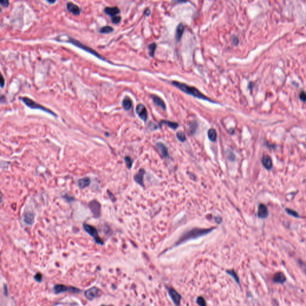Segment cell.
Instances as JSON below:
<instances>
[{"label":"cell","mask_w":306,"mask_h":306,"mask_svg":"<svg viewBox=\"0 0 306 306\" xmlns=\"http://www.w3.org/2000/svg\"><path fill=\"white\" fill-rule=\"evenodd\" d=\"M214 229H215V228H210V229L195 228V229H193L184 233L180 237L179 240L176 242L175 246L181 245V244H183L188 240H190L191 239H195L199 237L200 236H205L210 232H211Z\"/></svg>","instance_id":"obj_1"},{"label":"cell","mask_w":306,"mask_h":306,"mask_svg":"<svg viewBox=\"0 0 306 306\" xmlns=\"http://www.w3.org/2000/svg\"><path fill=\"white\" fill-rule=\"evenodd\" d=\"M172 84L188 95H192L193 96H194L195 98L203 99V100H207L208 101L211 102V100L209 98L206 96L203 93H202L198 89H197L195 87L188 86L186 84L179 83V82H178L176 81H173L172 82Z\"/></svg>","instance_id":"obj_2"},{"label":"cell","mask_w":306,"mask_h":306,"mask_svg":"<svg viewBox=\"0 0 306 306\" xmlns=\"http://www.w3.org/2000/svg\"><path fill=\"white\" fill-rule=\"evenodd\" d=\"M20 99H21V100L26 105V106H28V107H29L32 109L41 110L44 111L46 112H48L49 114H50L54 116H56V114L53 111H51L50 110L47 108L46 107L43 106L42 105L38 104L36 102H35L34 100H33L32 99H31L30 98H28V97H22Z\"/></svg>","instance_id":"obj_3"},{"label":"cell","mask_w":306,"mask_h":306,"mask_svg":"<svg viewBox=\"0 0 306 306\" xmlns=\"http://www.w3.org/2000/svg\"><path fill=\"white\" fill-rule=\"evenodd\" d=\"M67 42L73 44L74 46H77V47H79L80 49H83V50H85L86 51H87V52L92 54L93 55L98 57V58H100L102 60H104V61L106 60L105 58H104V57L102 56H101L100 55H99L96 51H95V50H93V49H92V48H90V47H89L88 46H87L86 45L83 44L82 43H81L80 42H79L78 41H77V40H76L75 39H74L73 38H70L69 40H68Z\"/></svg>","instance_id":"obj_4"},{"label":"cell","mask_w":306,"mask_h":306,"mask_svg":"<svg viewBox=\"0 0 306 306\" xmlns=\"http://www.w3.org/2000/svg\"><path fill=\"white\" fill-rule=\"evenodd\" d=\"M83 229L87 233L90 235L95 240V242L99 245H103L104 241L99 237L98 230L93 226L87 224H83Z\"/></svg>","instance_id":"obj_5"},{"label":"cell","mask_w":306,"mask_h":306,"mask_svg":"<svg viewBox=\"0 0 306 306\" xmlns=\"http://www.w3.org/2000/svg\"><path fill=\"white\" fill-rule=\"evenodd\" d=\"M53 290L56 294H59L61 293H63L66 291H68L70 293H77L80 292V290L75 288L74 287L71 286H66L63 285H56L54 286Z\"/></svg>","instance_id":"obj_6"},{"label":"cell","mask_w":306,"mask_h":306,"mask_svg":"<svg viewBox=\"0 0 306 306\" xmlns=\"http://www.w3.org/2000/svg\"><path fill=\"white\" fill-rule=\"evenodd\" d=\"M89 207L92 211V213H93V216L98 218L100 216V211H101V206L100 204L98 202L97 200H93L91 201L89 203Z\"/></svg>","instance_id":"obj_7"},{"label":"cell","mask_w":306,"mask_h":306,"mask_svg":"<svg viewBox=\"0 0 306 306\" xmlns=\"http://www.w3.org/2000/svg\"><path fill=\"white\" fill-rule=\"evenodd\" d=\"M136 112L138 116L144 122H145L147 119V111L146 108L143 104H139L137 105L136 108Z\"/></svg>","instance_id":"obj_8"},{"label":"cell","mask_w":306,"mask_h":306,"mask_svg":"<svg viewBox=\"0 0 306 306\" xmlns=\"http://www.w3.org/2000/svg\"><path fill=\"white\" fill-rule=\"evenodd\" d=\"M99 289L93 287L92 288L89 289L85 292V295L89 300H92L99 295Z\"/></svg>","instance_id":"obj_9"},{"label":"cell","mask_w":306,"mask_h":306,"mask_svg":"<svg viewBox=\"0 0 306 306\" xmlns=\"http://www.w3.org/2000/svg\"><path fill=\"white\" fill-rule=\"evenodd\" d=\"M67 10L74 15H79L81 13L80 7L72 2H68L66 4Z\"/></svg>","instance_id":"obj_10"},{"label":"cell","mask_w":306,"mask_h":306,"mask_svg":"<svg viewBox=\"0 0 306 306\" xmlns=\"http://www.w3.org/2000/svg\"><path fill=\"white\" fill-rule=\"evenodd\" d=\"M269 215L267 207L264 204H260L258 209V216L260 218H266Z\"/></svg>","instance_id":"obj_11"},{"label":"cell","mask_w":306,"mask_h":306,"mask_svg":"<svg viewBox=\"0 0 306 306\" xmlns=\"http://www.w3.org/2000/svg\"><path fill=\"white\" fill-rule=\"evenodd\" d=\"M169 294L170 295L171 297L172 300L174 302V303L176 305L178 306L180 303V301L181 299V297L180 295L178 294L176 291H175L173 289H171L169 290Z\"/></svg>","instance_id":"obj_12"},{"label":"cell","mask_w":306,"mask_h":306,"mask_svg":"<svg viewBox=\"0 0 306 306\" xmlns=\"http://www.w3.org/2000/svg\"><path fill=\"white\" fill-rule=\"evenodd\" d=\"M261 161H262V164L264 166V167L266 169H267V170H270L272 168V167H273L272 160L269 156H267V155L264 156L262 157Z\"/></svg>","instance_id":"obj_13"},{"label":"cell","mask_w":306,"mask_h":306,"mask_svg":"<svg viewBox=\"0 0 306 306\" xmlns=\"http://www.w3.org/2000/svg\"><path fill=\"white\" fill-rule=\"evenodd\" d=\"M120 12V9L117 7H107L104 9V12L112 17L116 16Z\"/></svg>","instance_id":"obj_14"},{"label":"cell","mask_w":306,"mask_h":306,"mask_svg":"<svg viewBox=\"0 0 306 306\" xmlns=\"http://www.w3.org/2000/svg\"><path fill=\"white\" fill-rule=\"evenodd\" d=\"M151 98L153 99L154 103L157 106L159 107L163 110H166V104L161 98H160L157 95H151Z\"/></svg>","instance_id":"obj_15"},{"label":"cell","mask_w":306,"mask_h":306,"mask_svg":"<svg viewBox=\"0 0 306 306\" xmlns=\"http://www.w3.org/2000/svg\"><path fill=\"white\" fill-rule=\"evenodd\" d=\"M145 174V171L144 169H140L138 173H137L134 176V179L135 181L140 185H144V175Z\"/></svg>","instance_id":"obj_16"},{"label":"cell","mask_w":306,"mask_h":306,"mask_svg":"<svg viewBox=\"0 0 306 306\" xmlns=\"http://www.w3.org/2000/svg\"><path fill=\"white\" fill-rule=\"evenodd\" d=\"M286 278L282 272H278L275 274L273 278V281L278 283H283L286 281Z\"/></svg>","instance_id":"obj_17"},{"label":"cell","mask_w":306,"mask_h":306,"mask_svg":"<svg viewBox=\"0 0 306 306\" xmlns=\"http://www.w3.org/2000/svg\"><path fill=\"white\" fill-rule=\"evenodd\" d=\"M184 31V27L183 25L182 24L178 25V26L176 28V34H175V39H176V41H179L181 40V37L183 35Z\"/></svg>","instance_id":"obj_18"},{"label":"cell","mask_w":306,"mask_h":306,"mask_svg":"<svg viewBox=\"0 0 306 306\" xmlns=\"http://www.w3.org/2000/svg\"><path fill=\"white\" fill-rule=\"evenodd\" d=\"M122 106L125 110H129L132 106V102L130 98L128 96H126L124 98L122 101Z\"/></svg>","instance_id":"obj_19"},{"label":"cell","mask_w":306,"mask_h":306,"mask_svg":"<svg viewBox=\"0 0 306 306\" xmlns=\"http://www.w3.org/2000/svg\"><path fill=\"white\" fill-rule=\"evenodd\" d=\"M24 222L28 225H32L34 221V215L31 212H26L24 215Z\"/></svg>","instance_id":"obj_20"},{"label":"cell","mask_w":306,"mask_h":306,"mask_svg":"<svg viewBox=\"0 0 306 306\" xmlns=\"http://www.w3.org/2000/svg\"><path fill=\"white\" fill-rule=\"evenodd\" d=\"M90 184V179L89 178H83L81 179H80L78 181V185L81 189H83L88 187Z\"/></svg>","instance_id":"obj_21"},{"label":"cell","mask_w":306,"mask_h":306,"mask_svg":"<svg viewBox=\"0 0 306 306\" xmlns=\"http://www.w3.org/2000/svg\"><path fill=\"white\" fill-rule=\"evenodd\" d=\"M156 145L158 148L160 152L161 153V155L164 157H167L168 156V149H167L166 147L163 143H161V142L157 143L156 144Z\"/></svg>","instance_id":"obj_22"},{"label":"cell","mask_w":306,"mask_h":306,"mask_svg":"<svg viewBox=\"0 0 306 306\" xmlns=\"http://www.w3.org/2000/svg\"><path fill=\"white\" fill-rule=\"evenodd\" d=\"M209 139L212 141H215L217 139V132L215 129H210L208 132Z\"/></svg>","instance_id":"obj_23"},{"label":"cell","mask_w":306,"mask_h":306,"mask_svg":"<svg viewBox=\"0 0 306 306\" xmlns=\"http://www.w3.org/2000/svg\"><path fill=\"white\" fill-rule=\"evenodd\" d=\"M114 31L112 27L110 26H105L99 29V32L101 34H109Z\"/></svg>","instance_id":"obj_24"},{"label":"cell","mask_w":306,"mask_h":306,"mask_svg":"<svg viewBox=\"0 0 306 306\" xmlns=\"http://www.w3.org/2000/svg\"><path fill=\"white\" fill-rule=\"evenodd\" d=\"M197 124L195 121L191 122L190 123V127H189V132L191 135H193L197 130Z\"/></svg>","instance_id":"obj_25"},{"label":"cell","mask_w":306,"mask_h":306,"mask_svg":"<svg viewBox=\"0 0 306 306\" xmlns=\"http://www.w3.org/2000/svg\"><path fill=\"white\" fill-rule=\"evenodd\" d=\"M161 123H164L166 125H168L169 127H170L173 129H175L178 127V124L176 123L172 122L170 121H167V120H163L161 122Z\"/></svg>","instance_id":"obj_26"},{"label":"cell","mask_w":306,"mask_h":306,"mask_svg":"<svg viewBox=\"0 0 306 306\" xmlns=\"http://www.w3.org/2000/svg\"><path fill=\"white\" fill-rule=\"evenodd\" d=\"M156 49V44L153 43L148 46V50H149V54L150 56L153 57L155 50Z\"/></svg>","instance_id":"obj_27"},{"label":"cell","mask_w":306,"mask_h":306,"mask_svg":"<svg viewBox=\"0 0 306 306\" xmlns=\"http://www.w3.org/2000/svg\"><path fill=\"white\" fill-rule=\"evenodd\" d=\"M285 211L287 212L288 214L293 216V217H294L295 218H299L300 216L298 215V213L295 211L294 210H293V209H291L289 208H286L285 209Z\"/></svg>","instance_id":"obj_28"},{"label":"cell","mask_w":306,"mask_h":306,"mask_svg":"<svg viewBox=\"0 0 306 306\" xmlns=\"http://www.w3.org/2000/svg\"><path fill=\"white\" fill-rule=\"evenodd\" d=\"M176 137L181 142H184V141L186 139L185 135L183 132L182 131H179L176 133Z\"/></svg>","instance_id":"obj_29"},{"label":"cell","mask_w":306,"mask_h":306,"mask_svg":"<svg viewBox=\"0 0 306 306\" xmlns=\"http://www.w3.org/2000/svg\"><path fill=\"white\" fill-rule=\"evenodd\" d=\"M124 161L126 162V164L127 165V167L129 168V169H130L132 166V164H133V161L131 159L130 157H125L124 158Z\"/></svg>","instance_id":"obj_30"},{"label":"cell","mask_w":306,"mask_h":306,"mask_svg":"<svg viewBox=\"0 0 306 306\" xmlns=\"http://www.w3.org/2000/svg\"><path fill=\"white\" fill-rule=\"evenodd\" d=\"M227 159L230 161H234L235 160V155L233 152L230 150H228L227 152Z\"/></svg>","instance_id":"obj_31"},{"label":"cell","mask_w":306,"mask_h":306,"mask_svg":"<svg viewBox=\"0 0 306 306\" xmlns=\"http://www.w3.org/2000/svg\"><path fill=\"white\" fill-rule=\"evenodd\" d=\"M121 21V17L119 16H116L114 17H112L111 18V22L114 24H118L120 23Z\"/></svg>","instance_id":"obj_32"},{"label":"cell","mask_w":306,"mask_h":306,"mask_svg":"<svg viewBox=\"0 0 306 306\" xmlns=\"http://www.w3.org/2000/svg\"><path fill=\"white\" fill-rule=\"evenodd\" d=\"M299 98L303 101V102H306V93L304 91H302L300 92L299 95Z\"/></svg>","instance_id":"obj_33"},{"label":"cell","mask_w":306,"mask_h":306,"mask_svg":"<svg viewBox=\"0 0 306 306\" xmlns=\"http://www.w3.org/2000/svg\"><path fill=\"white\" fill-rule=\"evenodd\" d=\"M197 303L198 304L200 305V306H206V304H205V302L204 301V300L202 298H198V300H197Z\"/></svg>","instance_id":"obj_34"},{"label":"cell","mask_w":306,"mask_h":306,"mask_svg":"<svg viewBox=\"0 0 306 306\" xmlns=\"http://www.w3.org/2000/svg\"><path fill=\"white\" fill-rule=\"evenodd\" d=\"M1 3V5L3 7H7L9 5V1H1L0 2Z\"/></svg>","instance_id":"obj_35"},{"label":"cell","mask_w":306,"mask_h":306,"mask_svg":"<svg viewBox=\"0 0 306 306\" xmlns=\"http://www.w3.org/2000/svg\"><path fill=\"white\" fill-rule=\"evenodd\" d=\"M34 278L38 282H40L42 279V274L41 273H38L34 276Z\"/></svg>","instance_id":"obj_36"},{"label":"cell","mask_w":306,"mask_h":306,"mask_svg":"<svg viewBox=\"0 0 306 306\" xmlns=\"http://www.w3.org/2000/svg\"><path fill=\"white\" fill-rule=\"evenodd\" d=\"M232 42H233V43L234 45H237L238 44V42H239L238 38H237V37H236L235 36H233V37H232Z\"/></svg>","instance_id":"obj_37"},{"label":"cell","mask_w":306,"mask_h":306,"mask_svg":"<svg viewBox=\"0 0 306 306\" xmlns=\"http://www.w3.org/2000/svg\"><path fill=\"white\" fill-rule=\"evenodd\" d=\"M300 265L301 266V267L302 268V269L303 270V271H304V273L306 274V265L305 264H304L303 262H300Z\"/></svg>","instance_id":"obj_38"},{"label":"cell","mask_w":306,"mask_h":306,"mask_svg":"<svg viewBox=\"0 0 306 306\" xmlns=\"http://www.w3.org/2000/svg\"><path fill=\"white\" fill-rule=\"evenodd\" d=\"M4 84H5V80H4L3 76L1 75V87H3L4 86Z\"/></svg>","instance_id":"obj_39"},{"label":"cell","mask_w":306,"mask_h":306,"mask_svg":"<svg viewBox=\"0 0 306 306\" xmlns=\"http://www.w3.org/2000/svg\"><path fill=\"white\" fill-rule=\"evenodd\" d=\"M149 14H150V10L148 9H147L144 12V14H145L146 16H149Z\"/></svg>","instance_id":"obj_40"},{"label":"cell","mask_w":306,"mask_h":306,"mask_svg":"<svg viewBox=\"0 0 306 306\" xmlns=\"http://www.w3.org/2000/svg\"><path fill=\"white\" fill-rule=\"evenodd\" d=\"M219 220H221V218H220V217H218V218H215V221H216L217 223H221V221H219Z\"/></svg>","instance_id":"obj_41"},{"label":"cell","mask_w":306,"mask_h":306,"mask_svg":"<svg viewBox=\"0 0 306 306\" xmlns=\"http://www.w3.org/2000/svg\"><path fill=\"white\" fill-rule=\"evenodd\" d=\"M47 2L49 3H50V4H53V3L56 2V1H47Z\"/></svg>","instance_id":"obj_42"},{"label":"cell","mask_w":306,"mask_h":306,"mask_svg":"<svg viewBox=\"0 0 306 306\" xmlns=\"http://www.w3.org/2000/svg\"></svg>","instance_id":"obj_43"}]
</instances>
